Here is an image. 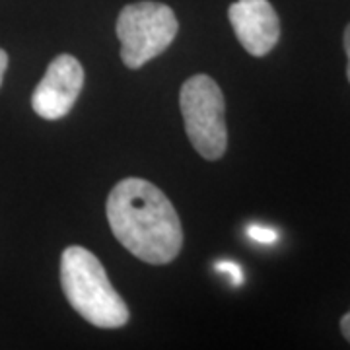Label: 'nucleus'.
<instances>
[{
    "label": "nucleus",
    "mask_w": 350,
    "mask_h": 350,
    "mask_svg": "<svg viewBox=\"0 0 350 350\" xmlns=\"http://www.w3.org/2000/svg\"><path fill=\"white\" fill-rule=\"evenodd\" d=\"M84 86V68L72 55L53 59L31 96V107L41 119L59 121L75 107Z\"/></svg>",
    "instance_id": "obj_5"
},
{
    "label": "nucleus",
    "mask_w": 350,
    "mask_h": 350,
    "mask_svg": "<svg viewBox=\"0 0 350 350\" xmlns=\"http://www.w3.org/2000/svg\"><path fill=\"white\" fill-rule=\"evenodd\" d=\"M340 331H342V335H345L347 340L350 342V312L340 319Z\"/></svg>",
    "instance_id": "obj_11"
},
{
    "label": "nucleus",
    "mask_w": 350,
    "mask_h": 350,
    "mask_svg": "<svg viewBox=\"0 0 350 350\" xmlns=\"http://www.w3.org/2000/svg\"><path fill=\"white\" fill-rule=\"evenodd\" d=\"M6 68H8V53L0 49V86H2V78H4Z\"/></svg>",
    "instance_id": "obj_10"
},
{
    "label": "nucleus",
    "mask_w": 350,
    "mask_h": 350,
    "mask_svg": "<svg viewBox=\"0 0 350 350\" xmlns=\"http://www.w3.org/2000/svg\"><path fill=\"white\" fill-rule=\"evenodd\" d=\"M247 236H250L253 241H257V243L271 245V243H275L276 239H278V232L273 230V228H269V226L251 224L247 226Z\"/></svg>",
    "instance_id": "obj_7"
},
{
    "label": "nucleus",
    "mask_w": 350,
    "mask_h": 350,
    "mask_svg": "<svg viewBox=\"0 0 350 350\" xmlns=\"http://www.w3.org/2000/svg\"><path fill=\"white\" fill-rule=\"evenodd\" d=\"M61 286L68 304L88 323L119 329L129 321V308L113 288L101 261L86 247L70 245L61 257Z\"/></svg>",
    "instance_id": "obj_2"
},
{
    "label": "nucleus",
    "mask_w": 350,
    "mask_h": 350,
    "mask_svg": "<svg viewBox=\"0 0 350 350\" xmlns=\"http://www.w3.org/2000/svg\"><path fill=\"white\" fill-rule=\"evenodd\" d=\"M177 31L179 22L170 6L152 0L129 4L117 18L123 63L129 68L144 66L174 43Z\"/></svg>",
    "instance_id": "obj_4"
},
{
    "label": "nucleus",
    "mask_w": 350,
    "mask_h": 350,
    "mask_svg": "<svg viewBox=\"0 0 350 350\" xmlns=\"http://www.w3.org/2000/svg\"><path fill=\"white\" fill-rule=\"evenodd\" d=\"M345 53H347V59H349V64H347V76H349L350 82V24L347 25V29H345Z\"/></svg>",
    "instance_id": "obj_9"
},
{
    "label": "nucleus",
    "mask_w": 350,
    "mask_h": 350,
    "mask_svg": "<svg viewBox=\"0 0 350 350\" xmlns=\"http://www.w3.org/2000/svg\"><path fill=\"white\" fill-rule=\"evenodd\" d=\"M216 271L230 276V280H232V284H234V286H239V284L243 282V271L239 269V265H236V262H230V261L216 262Z\"/></svg>",
    "instance_id": "obj_8"
},
{
    "label": "nucleus",
    "mask_w": 350,
    "mask_h": 350,
    "mask_svg": "<svg viewBox=\"0 0 350 350\" xmlns=\"http://www.w3.org/2000/svg\"><path fill=\"white\" fill-rule=\"evenodd\" d=\"M228 18L241 47L253 57L269 55L280 39V20L269 0H238Z\"/></svg>",
    "instance_id": "obj_6"
},
{
    "label": "nucleus",
    "mask_w": 350,
    "mask_h": 350,
    "mask_svg": "<svg viewBox=\"0 0 350 350\" xmlns=\"http://www.w3.org/2000/svg\"><path fill=\"white\" fill-rule=\"evenodd\" d=\"M179 107L185 133L204 160H220L228 148L226 101L211 76L195 75L181 86Z\"/></svg>",
    "instance_id": "obj_3"
},
{
    "label": "nucleus",
    "mask_w": 350,
    "mask_h": 350,
    "mask_svg": "<svg viewBox=\"0 0 350 350\" xmlns=\"http://www.w3.org/2000/svg\"><path fill=\"white\" fill-rule=\"evenodd\" d=\"M113 236L140 261L167 265L183 247V228L172 200L154 183L126 177L105 202Z\"/></svg>",
    "instance_id": "obj_1"
}]
</instances>
